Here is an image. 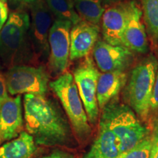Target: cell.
Here are the masks:
<instances>
[{
	"instance_id": "16",
	"label": "cell",
	"mask_w": 158,
	"mask_h": 158,
	"mask_svg": "<svg viewBox=\"0 0 158 158\" xmlns=\"http://www.w3.org/2000/svg\"><path fill=\"white\" fill-rule=\"evenodd\" d=\"M120 155L115 135L106 124L100 121L98 135L84 158H118Z\"/></svg>"
},
{
	"instance_id": "21",
	"label": "cell",
	"mask_w": 158,
	"mask_h": 158,
	"mask_svg": "<svg viewBox=\"0 0 158 158\" xmlns=\"http://www.w3.org/2000/svg\"><path fill=\"white\" fill-rule=\"evenodd\" d=\"M151 150L150 134L129 151L122 153L118 158H149Z\"/></svg>"
},
{
	"instance_id": "9",
	"label": "cell",
	"mask_w": 158,
	"mask_h": 158,
	"mask_svg": "<svg viewBox=\"0 0 158 158\" xmlns=\"http://www.w3.org/2000/svg\"><path fill=\"white\" fill-rule=\"evenodd\" d=\"M29 8L31 17L29 37L31 49L40 56H48V35L52 25V13L45 0H40Z\"/></svg>"
},
{
	"instance_id": "17",
	"label": "cell",
	"mask_w": 158,
	"mask_h": 158,
	"mask_svg": "<svg viewBox=\"0 0 158 158\" xmlns=\"http://www.w3.org/2000/svg\"><path fill=\"white\" fill-rule=\"evenodd\" d=\"M36 149L32 136L21 131L16 138L0 146V158H30Z\"/></svg>"
},
{
	"instance_id": "5",
	"label": "cell",
	"mask_w": 158,
	"mask_h": 158,
	"mask_svg": "<svg viewBox=\"0 0 158 158\" xmlns=\"http://www.w3.org/2000/svg\"><path fill=\"white\" fill-rule=\"evenodd\" d=\"M49 87L58 97L77 135L82 138H87L91 133V127L73 76L65 72L49 83Z\"/></svg>"
},
{
	"instance_id": "22",
	"label": "cell",
	"mask_w": 158,
	"mask_h": 158,
	"mask_svg": "<svg viewBox=\"0 0 158 158\" xmlns=\"http://www.w3.org/2000/svg\"><path fill=\"white\" fill-rule=\"evenodd\" d=\"M151 137V150L149 158H158V119L153 124Z\"/></svg>"
},
{
	"instance_id": "23",
	"label": "cell",
	"mask_w": 158,
	"mask_h": 158,
	"mask_svg": "<svg viewBox=\"0 0 158 158\" xmlns=\"http://www.w3.org/2000/svg\"><path fill=\"white\" fill-rule=\"evenodd\" d=\"M40 0H9V5L14 10H23L25 7H30Z\"/></svg>"
},
{
	"instance_id": "26",
	"label": "cell",
	"mask_w": 158,
	"mask_h": 158,
	"mask_svg": "<svg viewBox=\"0 0 158 158\" xmlns=\"http://www.w3.org/2000/svg\"><path fill=\"white\" fill-rule=\"evenodd\" d=\"M8 19V8L6 3L0 1V30Z\"/></svg>"
},
{
	"instance_id": "11",
	"label": "cell",
	"mask_w": 158,
	"mask_h": 158,
	"mask_svg": "<svg viewBox=\"0 0 158 158\" xmlns=\"http://www.w3.org/2000/svg\"><path fill=\"white\" fill-rule=\"evenodd\" d=\"M129 1L110 5L101 19L103 40L113 45H123V35L127 25Z\"/></svg>"
},
{
	"instance_id": "27",
	"label": "cell",
	"mask_w": 158,
	"mask_h": 158,
	"mask_svg": "<svg viewBox=\"0 0 158 158\" xmlns=\"http://www.w3.org/2000/svg\"><path fill=\"white\" fill-rule=\"evenodd\" d=\"M39 158H76V157H75L73 155H70V154L65 152L56 150V151L53 152L50 154V155L43 156V157H41Z\"/></svg>"
},
{
	"instance_id": "8",
	"label": "cell",
	"mask_w": 158,
	"mask_h": 158,
	"mask_svg": "<svg viewBox=\"0 0 158 158\" xmlns=\"http://www.w3.org/2000/svg\"><path fill=\"white\" fill-rule=\"evenodd\" d=\"M73 23L56 19L49 31V66L56 75L65 73L70 60V32Z\"/></svg>"
},
{
	"instance_id": "15",
	"label": "cell",
	"mask_w": 158,
	"mask_h": 158,
	"mask_svg": "<svg viewBox=\"0 0 158 158\" xmlns=\"http://www.w3.org/2000/svg\"><path fill=\"white\" fill-rule=\"evenodd\" d=\"M124 71H112L100 73L97 85V100L99 109H102L108 102L117 98L127 81Z\"/></svg>"
},
{
	"instance_id": "13",
	"label": "cell",
	"mask_w": 158,
	"mask_h": 158,
	"mask_svg": "<svg viewBox=\"0 0 158 158\" xmlns=\"http://www.w3.org/2000/svg\"><path fill=\"white\" fill-rule=\"evenodd\" d=\"M23 124L21 95L8 96L0 106V146L16 138L22 131Z\"/></svg>"
},
{
	"instance_id": "20",
	"label": "cell",
	"mask_w": 158,
	"mask_h": 158,
	"mask_svg": "<svg viewBox=\"0 0 158 158\" xmlns=\"http://www.w3.org/2000/svg\"><path fill=\"white\" fill-rule=\"evenodd\" d=\"M45 3L56 19L68 21L73 25L81 21L68 0H45Z\"/></svg>"
},
{
	"instance_id": "14",
	"label": "cell",
	"mask_w": 158,
	"mask_h": 158,
	"mask_svg": "<svg viewBox=\"0 0 158 158\" xmlns=\"http://www.w3.org/2000/svg\"><path fill=\"white\" fill-rule=\"evenodd\" d=\"M100 27L81 21L73 25L70 32V60L87 56L98 40Z\"/></svg>"
},
{
	"instance_id": "19",
	"label": "cell",
	"mask_w": 158,
	"mask_h": 158,
	"mask_svg": "<svg viewBox=\"0 0 158 158\" xmlns=\"http://www.w3.org/2000/svg\"><path fill=\"white\" fill-rule=\"evenodd\" d=\"M143 20L147 31L158 43V0H141Z\"/></svg>"
},
{
	"instance_id": "29",
	"label": "cell",
	"mask_w": 158,
	"mask_h": 158,
	"mask_svg": "<svg viewBox=\"0 0 158 158\" xmlns=\"http://www.w3.org/2000/svg\"><path fill=\"white\" fill-rule=\"evenodd\" d=\"M0 1L2 2H4V3H6V4H7V0H0Z\"/></svg>"
},
{
	"instance_id": "18",
	"label": "cell",
	"mask_w": 158,
	"mask_h": 158,
	"mask_svg": "<svg viewBox=\"0 0 158 158\" xmlns=\"http://www.w3.org/2000/svg\"><path fill=\"white\" fill-rule=\"evenodd\" d=\"M73 3L82 21L99 26L106 10L102 0H73Z\"/></svg>"
},
{
	"instance_id": "7",
	"label": "cell",
	"mask_w": 158,
	"mask_h": 158,
	"mask_svg": "<svg viewBox=\"0 0 158 158\" xmlns=\"http://www.w3.org/2000/svg\"><path fill=\"white\" fill-rule=\"evenodd\" d=\"M100 73L93 59L88 56L75 69L74 81L79 95L84 104L89 122L96 123L99 116V107L97 100V85Z\"/></svg>"
},
{
	"instance_id": "3",
	"label": "cell",
	"mask_w": 158,
	"mask_h": 158,
	"mask_svg": "<svg viewBox=\"0 0 158 158\" xmlns=\"http://www.w3.org/2000/svg\"><path fill=\"white\" fill-rule=\"evenodd\" d=\"M102 108L100 121L108 126L117 139L121 154L129 151L150 133L127 105L116 100Z\"/></svg>"
},
{
	"instance_id": "25",
	"label": "cell",
	"mask_w": 158,
	"mask_h": 158,
	"mask_svg": "<svg viewBox=\"0 0 158 158\" xmlns=\"http://www.w3.org/2000/svg\"><path fill=\"white\" fill-rule=\"evenodd\" d=\"M5 76L0 71V106L6 98L8 97Z\"/></svg>"
},
{
	"instance_id": "12",
	"label": "cell",
	"mask_w": 158,
	"mask_h": 158,
	"mask_svg": "<svg viewBox=\"0 0 158 158\" xmlns=\"http://www.w3.org/2000/svg\"><path fill=\"white\" fill-rule=\"evenodd\" d=\"M123 46L138 54H146L149 50L142 10L134 0L129 1L127 25L123 35Z\"/></svg>"
},
{
	"instance_id": "1",
	"label": "cell",
	"mask_w": 158,
	"mask_h": 158,
	"mask_svg": "<svg viewBox=\"0 0 158 158\" xmlns=\"http://www.w3.org/2000/svg\"><path fill=\"white\" fill-rule=\"evenodd\" d=\"M25 127L37 145L54 147L71 143L67 121L58 108L45 95L23 97Z\"/></svg>"
},
{
	"instance_id": "6",
	"label": "cell",
	"mask_w": 158,
	"mask_h": 158,
	"mask_svg": "<svg viewBox=\"0 0 158 158\" xmlns=\"http://www.w3.org/2000/svg\"><path fill=\"white\" fill-rule=\"evenodd\" d=\"M5 78L7 92L11 95H45L48 92L49 76L43 67L18 65L8 69Z\"/></svg>"
},
{
	"instance_id": "2",
	"label": "cell",
	"mask_w": 158,
	"mask_h": 158,
	"mask_svg": "<svg viewBox=\"0 0 158 158\" xmlns=\"http://www.w3.org/2000/svg\"><path fill=\"white\" fill-rule=\"evenodd\" d=\"M30 17L23 10L10 13L0 30V60L8 69L21 65L30 55L31 47L29 37Z\"/></svg>"
},
{
	"instance_id": "10",
	"label": "cell",
	"mask_w": 158,
	"mask_h": 158,
	"mask_svg": "<svg viewBox=\"0 0 158 158\" xmlns=\"http://www.w3.org/2000/svg\"><path fill=\"white\" fill-rule=\"evenodd\" d=\"M96 66L102 73L124 71L133 61V54L123 45H113L98 40L93 49Z\"/></svg>"
},
{
	"instance_id": "24",
	"label": "cell",
	"mask_w": 158,
	"mask_h": 158,
	"mask_svg": "<svg viewBox=\"0 0 158 158\" xmlns=\"http://www.w3.org/2000/svg\"><path fill=\"white\" fill-rule=\"evenodd\" d=\"M151 110L158 111V68L156 73L155 85L151 100Z\"/></svg>"
},
{
	"instance_id": "4",
	"label": "cell",
	"mask_w": 158,
	"mask_h": 158,
	"mask_svg": "<svg viewBox=\"0 0 158 158\" xmlns=\"http://www.w3.org/2000/svg\"><path fill=\"white\" fill-rule=\"evenodd\" d=\"M158 61L149 55L134 67L123 89L124 100L140 117L146 119L151 110V100Z\"/></svg>"
},
{
	"instance_id": "30",
	"label": "cell",
	"mask_w": 158,
	"mask_h": 158,
	"mask_svg": "<svg viewBox=\"0 0 158 158\" xmlns=\"http://www.w3.org/2000/svg\"><path fill=\"white\" fill-rule=\"evenodd\" d=\"M1 69H2V65H1V62H0V71H1Z\"/></svg>"
},
{
	"instance_id": "28",
	"label": "cell",
	"mask_w": 158,
	"mask_h": 158,
	"mask_svg": "<svg viewBox=\"0 0 158 158\" xmlns=\"http://www.w3.org/2000/svg\"><path fill=\"white\" fill-rule=\"evenodd\" d=\"M124 0H102L103 4L105 5H113L115 4L121 3L123 2Z\"/></svg>"
}]
</instances>
